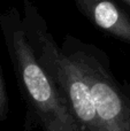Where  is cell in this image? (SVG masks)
Here are the masks:
<instances>
[{
    "instance_id": "277c9868",
    "label": "cell",
    "mask_w": 130,
    "mask_h": 131,
    "mask_svg": "<svg viewBox=\"0 0 130 131\" xmlns=\"http://www.w3.org/2000/svg\"><path fill=\"white\" fill-rule=\"evenodd\" d=\"M77 9L97 28L130 44V16L114 0H74Z\"/></svg>"
},
{
    "instance_id": "6da1fadb",
    "label": "cell",
    "mask_w": 130,
    "mask_h": 131,
    "mask_svg": "<svg viewBox=\"0 0 130 131\" xmlns=\"http://www.w3.org/2000/svg\"><path fill=\"white\" fill-rule=\"evenodd\" d=\"M6 47L22 92L45 131H82L63 94L39 63L15 8L0 15Z\"/></svg>"
},
{
    "instance_id": "3957f363",
    "label": "cell",
    "mask_w": 130,
    "mask_h": 131,
    "mask_svg": "<svg viewBox=\"0 0 130 131\" xmlns=\"http://www.w3.org/2000/svg\"><path fill=\"white\" fill-rule=\"evenodd\" d=\"M61 48L88 81L100 131H130V98L112 75L105 53L71 36L64 38Z\"/></svg>"
},
{
    "instance_id": "8992f818",
    "label": "cell",
    "mask_w": 130,
    "mask_h": 131,
    "mask_svg": "<svg viewBox=\"0 0 130 131\" xmlns=\"http://www.w3.org/2000/svg\"><path fill=\"white\" fill-rule=\"evenodd\" d=\"M122 1H123L124 4H127V5H128V6L130 7V0H122Z\"/></svg>"
},
{
    "instance_id": "7a4b0ae2",
    "label": "cell",
    "mask_w": 130,
    "mask_h": 131,
    "mask_svg": "<svg viewBox=\"0 0 130 131\" xmlns=\"http://www.w3.org/2000/svg\"><path fill=\"white\" fill-rule=\"evenodd\" d=\"M23 25L39 63L63 94L82 131H100L91 90L82 70L57 45L45 21L29 1H24Z\"/></svg>"
},
{
    "instance_id": "5b68a950",
    "label": "cell",
    "mask_w": 130,
    "mask_h": 131,
    "mask_svg": "<svg viewBox=\"0 0 130 131\" xmlns=\"http://www.w3.org/2000/svg\"><path fill=\"white\" fill-rule=\"evenodd\" d=\"M8 116V98H7L5 81L2 76V70L0 66V122L5 121Z\"/></svg>"
}]
</instances>
